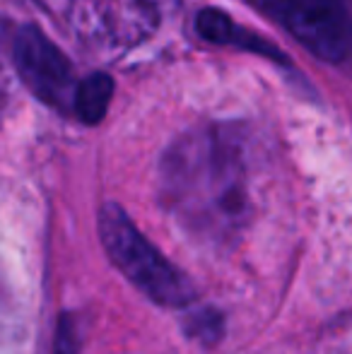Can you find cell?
<instances>
[{
  "label": "cell",
  "instance_id": "5",
  "mask_svg": "<svg viewBox=\"0 0 352 354\" xmlns=\"http://www.w3.org/2000/svg\"><path fill=\"white\" fill-rule=\"evenodd\" d=\"M196 29L205 41L210 44H222V46H239V48H249L254 53H261V56H268L272 61H282L287 58L282 56L280 48H275L272 44L263 41L261 37L251 32H244L241 27H237L232 22V17L227 12L217 8H205L198 12L196 17Z\"/></svg>",
  "mask_w": 352,
  "mask_h": 354
},
{
  "label": "cell",
  "instance_id": "4",
  "mask_svg": "<svg viewBox=\"0 0 352 354\" xmlns=\"http://www.w3.org/2000/svg\"><path fill=\"white\" fill-rule=\"evenodd\" d=\"M12 58L17 75L34 97L58 109L71 106L75 97L71 61L56 44L48 41L46 34L37 27H22L15 37Z\"/></svg>",
  "mask_w": 352,
  "mask_h": 354
},
{
  "label": "cell",
  "instance_id": "2",
  "mask_svg": "<svg viewBox=\"0 0 352 354\" xmlns=\"http://www.w3.org/2000/svg\"><path fill=\"white\" fill-rule=\"evenodd\" d=\"M99 234L109 258L142 294L162 306H186L193 301L191 282L142 236L118 205L99 212Z\"/></svg>",
  "mask_w": 352,
  "mask_h": 354
},
{
  "label": "cell",
  "instance_id": "3",
  "mask_svg": "<svg viewBox=\"0 0 352 354\" xmlns=\"http://www.w3.org/2000/svg\"><path fill=\"white\" fill-rule=\"evenodd\" d=\"M314 56L343 61L352 48V22L343 0H254Z\"/></svg>",
  "mask_w": 352,
  "mask_h": 354
},
{
  "label": "cell",
  "instance_id": "1",
  "mask_svg": "<svg viewBox=\"0 0 352 354\" xmlns=\"http://www.w3.org/2000/svg\"><path fill=\"white\" fill-rule=\"evenodd\" d=\"M162 196L191 236L222 246L249 219V191L239 147L220 133H193L169 149L162 167Z\"/></svg>",
  "mask_w": 352,
  "mask_h": 354
},
{
  "label": "cell",
  "instance_id": "6",
  "mask_svg": "<svg viewBox=\"0 0 352 354\" xmlns=\"http://www.w3.org/2000/svg\"><path fill=\"white\" fill-rule=\"evenodd\" d=\"M111 97H113V80L106 73H92L89 77H85L77 84L75 97H73V109H75L80 121L94 126V123H99L106 116Z\"/></svg>",
  "mask_w": 352,
  "mask_h": 354
}]
</instances>
